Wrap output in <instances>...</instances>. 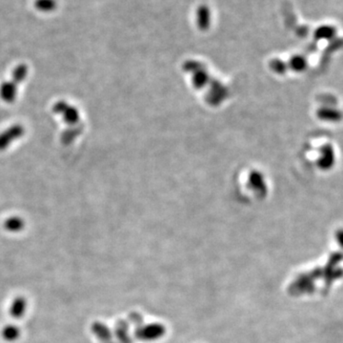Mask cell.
Returning <instances> with one entry per match:
<instances>
[{
    "instance_id": "6da1fadb",
    "label": "cell",
    "mask_w": 343,
    "mask_h": 343,
    "mask_svg": "<svg viewBox=\"0 0 343 343\" xmlns=\"http://www.w3.org/2000/svg\"><path fill=\"white\" fill-rule=\"evenodd\" d=\"M166 333L165 327L159 323H152L148 325H140L135 328L134 336L140 340H155L158 339Z\"/></svg>"
},
{
    "instance_id": "7a4b0ae2",
    "label": "cell",
    "mask_w": 343,
    "mask_h": 343,
    "mask_svg": "<svg viewBox=\"0 0 343 343\" xmlns=\"http://www.w3.org/2000/svg\"><path fill=\"white\" fill-rule=\"evenodd\" d=\"M317 166L323 171H329L335 166L336 162V151L331 144H324L318 153Z\"/></svg>"
},
{
    "instance_id": "3957f363",
    "label": "cell",
    "mask_w": 343,
    "mask_h": 343,
    "mask_svg": "<svg viewBox=\"0 0 343 343\" xmlns=\"http://www.w3.org/2000/svg\"><path fill=\"white\" fill-rule=\"evenodd\" d=\"M54 112L62 115L64 120L69 125H77L79 123V112L76 107L69 105L65 101H59L54 106Z\"/></svg>"
},
{
    "instance_id": "277c9868",
    "label": "cell",
    "mask_w": 343,
    "mask_h": 343,
    "mask_svg": "<svg viewBox=\"0 0 343 343\" xmlns=\"http://www.w3.org/2000/svg\"><path fill=\"white\" fill-rule=\"evenodd\" d=\"M25 133V130L21 125H14L0 133V151L5 150L10 146V144L21 138Z\"/></svg>"
},
{
    "instance_id": "5b68a950",
    "label": "cell",
    "mask_w": 343,
    "mask_h": 343,
    "mask_svg": "<svg viewBox=\"0 0 343 343\" xmlns=\"http://www.w3.org/2000/svg\"><path fill=\"white\" fill-rule=\"evenodd\" d=\"M91 330L93 334L98 337L101 343L109 342L112 339L113 336H112V331L102 322H94L92 325Z\"/></svg>"
},
{
    "instance_id": "8992f818",
    "label": "cell",
    "mask_w": 343,
    "mask_h": 343,
    "mask_svg": "<svg viewBox=\"0 0 343 343\" xmlns=\"http://www.w3.org/2000/svg\"><path fill=\"white\" fill-rule=\"evenodd\" d=\"M196 24L198 28L207 30L211 25V11L207 5H200L196 12Z\"/></svg>"
},
{
    "instance_id": "52a82bcc",
    "label": "cell",
    "mask_w": 343,
    "mask_h": 343,
    "mask_svg": "<svg viewBox=\"0 0 343 343\" xmlns=\"http://www.w3.org/2000/svg\"><path fill=\"white\" fill-rule=\"evenodd\" d=\"M27 310V301L24 296H16L14 299L11 307H10V315L14 318H21L25 315Z\"/></svg>"
},
{
    "instance_id": "ba28073f",
    "label": "cell",
    "mask_w": 343,
    "mask_h": 343,
    "mask_svg": "<svg viewBox=\"0 0 343 343\" xmlns=\"http://www.w3.org/2000/svg\"><path fill=\"white\" fill-rule=\"evenodd\" d=\"M17 83H15L14 80L11 82H4L1 85L0 88V97L1 98L6 101L8 103L14 102V99L16 98V93H17Z\"/></svg>"
},
{
    "instance_id": "9c48e42d",
    "label": "cell",
    "mask_w": 343,
    "mask_h": 343,
    "mask_svg": "<svg viewBox=\"0 0 343 343\" xmlns=\"http://www.w3.org/2000/svg\"><path fill=\"white\" fill-rule=\"evenodd\" d=\"M129 324L125 321H119L116 324L115 336L119 339V343H132V339L128 334Z\"/></svg>"
},
{
    "instance_id": "30bf717a",
    "label": "cell",
    "mask_w": 343,
    "mask_h": 343,
    "mask_svg": "<svg viewBox=\"0 0 343 343\" xmlns=\"http://www.w3.org/2000/svg\"><path fill=\"white\" fill-rule=\"evenodd\" d=\"M1 335L8 342H14L19 338L20 329L16 325L9 324L3 327V329L1 331Z\"/></svg>"
},
{
    "instance_id": "8fae6325",
    "label": "cell",
    "mask_w": 343,
    "mask_h": 343,
    "mask_svg": "<svg viewBox=\"0 0 343 343\" xmlns=\"http://www.w3.org/2000/svg\"><path fill=\"white\" fill-rule=\"evenodd\" d=\"M24 220L19 217H12L8 218L4 223L5 229L12 233H17L21 231L24 228Z\"/></svg>"
},
{
    "instance_id": "7c38bea8",
    "label": "cell",
    "mask_w": 343,
    "mask_h": 343,
    "mask_svg": "<svg viewBox=\"0 0 343 343\" xmlns=\"http://www.w3.org/2000/svg\"><path fill=\"white\" fill-rule=\"evenodd\" d=\"M83 128H84L83 125L80 124L76 128H73L70 130H66L61 135V141L63 142L64 144H70L77 139L80 133H82Z\"/></svg>"
},
{
    "instance_id": "4fadbf2b",
    "label": "cell",
    "mask_w": 343,
    "mask_h": 343,
    "mask_svg": "<svg viewBox=\"0 0 343 343\" xmlns=\"http://www.w3.org/2000/svg\"><path fill=\"white\" fill-rule=\"evenodd\" d=\"M336 35V29L333 26L324 25L315 31V36L317 39H332Z\"/></svg>"
},
{
    "instance_id": "5bb4252c",
    "label": "cell",
    "mask_w": 343,
    "mask_h": 343,
    "mask_svg": "<svg viewBox=\"0 0 343 343\" xmlns=\"http://www.w3.org/2000/svg\"><path fill=\"white\" fill-rule=\"evenodd\" d=\"M318 115L321 119L328 120V121H337L342 117L339 111H337L336 109H333V108L322 109L318 112Z\"/></svg>"
},
{
    "instance_id": "9a60e30c",
    "label": "cell",
    "mask_w": 343,
    "mask_h": 343,
    "mask_svg": "<svg viewBox=\"0 0 343 343\" xmlns=\"http://www.w3.org/2000/svg\"><path fill=\"white\" fill-rule=\"evenodd\" d=\"M57 3L56 0H35V7L36 10L44 12V13H49L54 10H56Z\"/></svg>"
},
{
    "instance_id": "2e32d148",
    "label": "cell",
    "mask_w": 343,
    "mask_h": 343,
    "mask_svg": "<svg viewBox=\"0 0 343 343\" xmlns=\"http://www.w3.org/2000/svg\"><path fill=\"white\" fill-rule=\"evenodd\" d=\"M27 74H28V67L25 64H20L14 69L13 73V80L15 83L19 84L26 78Z\"/></svg>"
},
{
    "instance_id": "e0dca14e",
    "label": "cell",
    "mask_w": 343,
    "mask_h": 343,
    "mask_svg": "<svg viewBox=\"0 0 343 343\" xmlns=\"http://www.w3.org/2000/svg\"><path fill=\"white\" fill-rule=\"evenodd\" d=\"M291 65L293 66L294 70H304V68L306 67V60L302 56H294L291 61Z\"/></svg>"
},
{
    "instance_id": "ac0fdd59",
    "label": "cell",
    "mask_w": 343,
    "mask_h": 343,
    "mask_svg": "<svg viewBox=\"0 0 343 343\" xmlns=\"http://www.w3.org/2000/svg\"><path fill=\"white\" fill-rule=\"evenodd\" d=\"M129 319H130V322H132L136 327L140 326V325H142V322H143L142 316L140 314H135V313L129 315Z\"/></svg>"
},
{
    "instance_id": "d6986e66",
    "label": "cell",
    "mask_w": 343,
    "mask_h": 343,
    "mask_svg": "<svg viewBox=\"0 0 343 343\" xmlns=\"http://www.w3.org/2000/svg\"><path fill=\"white\" fill-rule=\"evenodd\" d=\"M335 239H336V243L338 244V246L341 247L343 249V229H339L336 232Z\"/></svg>"
},
{
    "instance_id": "ffe728a7",
    "label": "cell",
    "mask_w": 343,
    "mask_h": 343,
    "mask_svg": "<svg viewBox=\"0 0 343 343\" xmlns=\"http://www.w3.org/2000/svg\"><path fill=\"white\" fill-rule=\"evenodd\" d=\"M107 343H119V342H113V341H112V340H111V341H109V342H107Z\"/></svg>"
}]
</instances>
